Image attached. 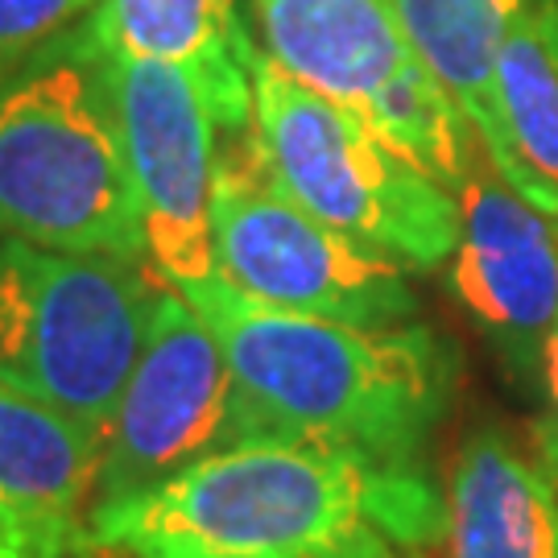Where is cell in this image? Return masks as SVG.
Listing matches in <instances>:
<instances>
[{"label":"cell","mask_w":558,"mask_h":558,"mask_svg":"<svg viewBox=\"0 0 558 558\" xmlns=\"http://www.w3.org/2000/svg\"><path fill=\"white\" fill-rule=\"evenodd\" d=\"M447 558H558V488L500 430L459 447L442 488Z\"/></svg>","instance_id":"7c38bea8"},{"label":"cell","mask_w":558,"mask_h":558,"mask_svg":"<svg viewBox=\"0 0 558 558\" xmlns=\"http://www.w3.org/2000/svg\"><path fill=\"white\" fill-rule=\"evenodd\" d=\"M253 129L274 179L311 216L410 274L451 260L456 195L380 141L360 112L302 87L265 50L253 71Z\"/></svg>","instance_id":"277c9868"},{"label":"cell","mask_w":558,"mask_h":558,"mask_svg":"<svg viewBox=\"0 0 558 558\" xmlns=\"http://www.w3.org/2000/svg\"><path fill=\"white\" fill-rule=\"evenodd\" d=\"M451 290L518 377H542L558 323V232L476 149L459 182Z\"/></svg>","instance_id":"9c48e42d"},{"label":"cell","mask_w":558,"mask_h":558,"mask_svg":"<svg viewBox=\"0 0 558 558\" xmlns=\"http://www.w3.org/2000/svg\"><path fill=\"white\" fill-rule=\"evenodd\" d=\"M161 286L149 260L0 240V373L104 439Z\"/></svg>","instance_id":"5b68a950"},{"label":"cell","mask_w":558,"mask_h":558,"mask_svg":"<svg viewBox=\"0 0 558 558\" xmlns=\"http://www.w3.org/2000/svg\"><path fill=\"white\" fill-rule=\"evenodd\" d=\"M92 34L117 59L179 66L199 83L223 133L253 129L260 41L248 0H100Z\"/></svg>","instance_id":"8fae6325"},{"label":"cell","mask_w":558,"mask_h":558,"mask_svg":"<svg viewBox=\"0 0 558 558\" xmlns=\"http://www.w3.org/2000/svg\"><path fill=\"white\" fill-rule=\"evenodd\" d=\"M380 141H389L401 158H410L451 195L468 179V166L476 158L480 141L456 100L442 92V83L410 59L393 80L380 87L373 104L360 112Z\"/></svg>","instance_id":"9a60e30c"},{"label":"cell","mask_w":558,"mask_h":558,"mask_svg":"<svg viewBox=\"0 0 558 558\" xmlns=\"http://www.w3.org/2000/svg\"><path fill=\"white\" fill-rule=\"evenodd\" d=\"M182 299L232 364L248 439L274 435L385 468H418L422 447L451 410L459 360L430 327L294 315L223 278L182 286Z\"/></svg>","instance_id":"7a4b0ae2"},{"label":"cell","mask_w":558,"mask_h":558,"mask_svg":"<svg viewBox=\"0 0 558 558\" xmlns=\"http://www.w3.org/2000/svg\"><path fill=\"white\" fill-rule=\"evenodd\" d=\"M331 558H398V555H393V542L373 534V538L356 542V546H348V550H339Z\"/></svg>","instance_id":"ac0fdd59"},{"label":"cell","mask_w":558,"mask_h":558,"mask_svg":"<svg viewBox=\"0 0 558 558\" xmlns=\"http://www.w3.org/2000/svg\"><path fill=\"white\" fill-rule=\"evenodd\" d=\"M211 228L220 278L265 306L352 327H401L418 315L410 269L311 216L274 179L257 129L223 133Z\"/></svg>","instance_id":"8992f818"},{"label":"cell","mask_w":558,"mask_h":558,"mask_svg":"<svg viewBox=\"0 0 558 558\" xmlns=\"http://www.w3.org/2000/svg\"><path fill=\"white\" fill-rule=\"evenodd\" d=\"M0 558H29V555H21V550H13V546H4V542H0Z\"/></svg>","instance_id":"d6986e66"},{"label":"cell","mask_w":558,"mask_h":558,"mask_svg":"<svg viewBox=\"0 0 558 558\" xmlns=\"http://www.w3.org/2000/svg\"><path fill=\"white\" fill-rule=\"evenodd\" d=\"M327 558H331V555H327Z\"/></svg>","instance_id":"ffe728a7"},{"label":"cell","mask_w":558,"mask_h":558,"mask_svg":"<svg viewBox=\"0 0 558 558\" xmlns=\"http://www.w3.org/2000/svg\"><path fill=\"white\" fill-rule=\"evenodd\" d=\"M525 0H389L414 59L468 117L500 179L518 191V158L500 112V50Z\"/></svg>","instance_id":"4fadbf2b"},{"label":"cell","mask_w":558,"mask_h":558,"mask_svg":"<svg viewBox=\"0 0 558 558\" xmlns=\"http://www.w3.org/2000/svg\"><path fill=\"white\" fill-rule=\"evenodd\" d=\"M240 439L248 435L232 364L199 311L182 299L179 286L166 281L137 368L104 430L92 513L158 488L195 459Z\"/></svg>","instance_id":"52a82bcc"},{"label":"cell","mask_w":558,"mask_h":558,"mask_svg":"<svg viewBox=\"0 0 558 558\" xmlns=\"http://www.w3.org/2000/svg\"><path fill=\"white\" fill-rule=\"evenodd\" d=\"M96 9L100 0H0V66L59 41Z\"/></svg>","instance_id":"2e32d148"},{"label":"cell","mask_w":558,"mask_h":558,"mask_svg":"<svg viewBox=\"0 0 558 558\" xmlns=\"http://www.w3.org/2000/svg\"><path fill=\"white\" fill-rule=\"evenodd\" d=\"M542 385L550 393V414L534 426V459L542 463V472L555 480L558 488V323L550 339H546V364H542Z\"/></svg>","instance_id":"e0dca14e"},{"label":"cell","mask_w":558,"mask_h":558,"mask_svg":"<svg viewBox=\"0 0 558 558\" xmlns=\"http://www.w3.org/2000/svg\"><path fill=\"white\" fill-rule=\"evenodd\" d=\"M108 83L149 265L179 290L220 278L211 199L223 129L207 96L179 66L117 54H108Z\"/></svg>","instance_id":"ba28073f"},{"label":"cell","mask_w":558,"mask_h":558,"mask_svg":"<svg viewBox=\"0 0 558 558\" xmlns=\"http://www.w3.org/2000/svg\"><path fill=\"white\" fill-rule=\"evenodd\" d=\"M518 195L558 232V0H525L497 66Z\"/></svg>","instance_id":"5bb4252c"},{"label":"cell","mask_w":558,"mask_h":558,"mask_svg":"<svg viewBox=\"0 0 558 558\" xmlns=\"http://www.w3.org/2000/svg\"><path fill=\"white\" fill-rule=\"evenodd\" d=\"M447 513L422 468L294 439H240L87 518V546L120 558H327L356 542H442Z\"/></svg>","instance_id":"6da1fadb"},{"label":"cell","mask_w":558,"mask_h":558,"mask_svg":"<svg viewBox=\"0 0 558 558\" xmlns=\"http://www.w3.org/2000/svg\"><path fill=\"white\" fill-rule=\"evenodd\" d=\"M0 236L149 260L108 54L87 21L0 66Z\"/></svg>","instance_id":"3957f363"},{"label":"cell","mask_w":558,"mask_h":558,"mask_svg":"<svg viewBox=\"0 0 558 558\" xmlns=\"http://www.w3.org/2000/svg\"><path fill=\"white\" fill-rule=\"evenodd\" d=\"M104 439L0 373V542L29 558L87 546Z\"/></svg>","instance_id":"30bf717a"}]
</instances>
